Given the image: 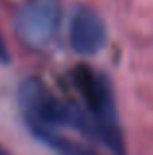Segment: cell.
Returning <instances> with one entry per match:
<instances>
[{
  "label": "cell",
  "mask_w": 153,
  "mask_h": 155,
  "mask_svg": "<svg viewBox=\"0 0 153 155\" xmlns=\"http://www.w3.org/2000/svg\"><path fill=\"white\" fill-rule=\"evenodd\" d=\"M0 155H10V151H8L4 145H0Z\"/></svg>",
  "instance_id": "7"
},
{
  "label": "cell",
  "mask_w": 153,
  "mask_h": 155,
  "mask_svg": "<svg viewBox=\"0 0 153 155\" xmlns=\"http://www.w3.org/2000/svg\"><path fill=\"white\" fill-rule=\"evenodd\" d=\"M43 143L47 145V147H51L55 153L59 155H96L92 149L84 147V145H79L75 143V141L67 140V137H63L61 134H55V136L47 137Z\"/></svg>",
  "instance_id": "5"
},
{
  "label": "cell",
  "mask_w": 153,
  "mask_h": 155,
  "mask_svg": "<svg viewBox=\"0 0 153 155\" xmlns=\"http://www.w3.org/2000/svg\"><path fill=\"white\" fill-rule=\"evenodd\" d=\"M0 61H2V63H8V61H10V55H8L6 43H4V39H2V34H0Z\"/></svg>",
  "instance_id": "6"
},
{
  "label": "cell",
  "mask_w": 153,
  "mask_h": 155,
  "mask_svg": "<svg viewBox=\"0 0 153 155\" xmlns=\"http://www.w3.org/2000/svg\"><path fill=\"white\" fill-rule=\"evenodd\" d=\"M20 110L26 126L39 141L61 134L59 130L71 126L86 136L88 122L83 106L79 102L59 100L41 81L26 79L20 87Z\"/></svg>",
  "instance_id": "2"
},
{
  "label": "cell",
  "mask_w": 153,
  "mask_h": 155,
  "mask_svg": "<svg viewBox=\"0 0 153 155\" xmlns=\"http://www.w3.org/2000/svg\"><path fill=\"white\" fill-rule=\"evenodd\" d=\"M69 43L75 53L84 57L96 55L106 43V26L88 6H76L69 24Z\"/></svg>",
  "instance_id": "4"
},
{
  "label": "cell",
  "mask_w": 153,
  "mask_h": 155,
  "mask_svg": "<svg viewBox=\"0 0 153 155\" xmlns=\"http://www.w3.org/2000/svg\"><path fill=\"white\" fill-rule=\"evenodd\" d=\"M61 24V0H24L14 18L16 35L30 49H47Z\"/></svg>",
  "instance_id": "3"
},
{
  "label": "cell",
  "mask_w": 153,
  "mask_h": 155,
  "mask_svg": "<svg viewBox=\"0 0 153 155\" xmlns=\"http://www.w3.org/2000/svg\"><path fill=\"white\" fill-rule=\"evenodd\" d=\"M71 83L80 96V106L90 126V140H96L112 155H126V143L108 79L90 67L79 65L71 73Z\"/></svg>",
  "instance_id": "1"
}]
</instances>
